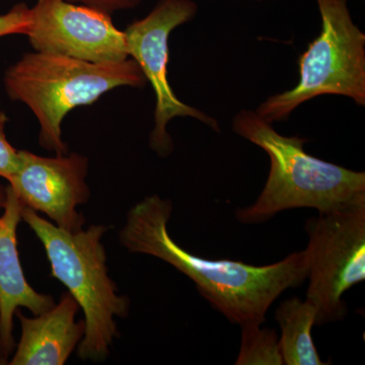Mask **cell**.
I'll use <instances>...</instances> for the list:
<instances>
[{"label": "cell", "instance_id": "cell-14", "mask_svg": "<svg viewBox=\"0 0 365 365\" xmlns=\"http://www.w3.org/2000/svg\"><path fill=\"white\" fill-rule=\"evenodd\" d=\"M9 121L0 104V178L9 181L18 169L20 150L14 148L6 135V125Z\"/></svg>", "mask_w": 365, "mask_h": 365}, {"label": "cell", "instance_id": "cell-8", "mask_svg": "<svg viewBox=\"0 0 365 365\" xmlns=\"http://www.w3.org/2000/svg\"><path fill=\"white\" fill-rule=\"evenodd\" d=\"M25 36L36 52L109 63L129 58L111 14L66 0H38Z\"/></svg>", "mask_w": 365, "mask_h": 365}, {"label": "cell", "instance_id": "cell-15", "mask_svg": "<svg viewBox=\"0 0 365 365\" xmlns=\"http://www.w3.org/2000/svg\"><path fill=\"white\" fill-rule=\"evenodd\" d=\"M31 9L25 4H18L6 14H0V38L9 35H25L30 23Z\"/></svg>", "mask_w": 365, "mask_h": 365}, {"label": "cell", "instance_id": "cell-3", "mask_svg": "<svg viewBox=\"0 0 365 365\" xmlns=\"http://www.w3.org/2000/svg\"><path fill=\"white\" fill-rule=\"evenodd\" d=\"M21 220L44 247L53 278L67 288L85 314L86 333L78 347L83 361L103 362L119 337L116 319L126 318L130 300L119 294L109 275L102 240L108 227L90 225L68 232L21 207Z\"/></svg>", "mask_w": 365, "mask_h": 365}, {"label": "cell", "instance_id": "cell-4", "mask_svg": "<svg viewBox=\"0 0 365 365\" xmlns=\"http://www.w3.org/2000/svg\"><path fill=\"white\" fill-rule=\"evenodd\" d=\"M146 83L134 59L95 63L36 51L25 53L4 76L6 95L32 110L40 124V145L55 155L68 153L61 125L71 110L93 104L120 86L143 88Z\"/></svg>", "mask_w": 365, "mask_h": 365}, {"label": "cell", "instance_id": "cell-5", "mask_svg": "<svg viewBox=\"0 0 365 365\" xmlns=\"http://www.w3.org/2000/svg\"><path fill=\"white\" fill-rule=\"evenodd\" d=\"M316 2L322 30L300 55L299 83L256 110L270 123L285 121L300 105L319 96H343L365 106V34L353 21L347 0Z\"/></svg>", "mask_w": 365, "mask_h": 365}, {"label": "cell", "instance_id": "cell-12", "mask_svg": "<svg viewBox=\"0 0 365 365\" xmlns=\"http://www.w3.org/2000/svg\"><path fill=\"white\" fill-rule=\"evenodd\" d=\"M316 307L294 297L283 300L275 312L280 327L279 345L283 364L287 365H324L314 346L312 331L316 325Z\"/></svg>", "mask_w": 365, "mask_h": 365}, {"label": "cell", "instance_id": "cell-2", "mask_svg": "<svg viewBox=\"0 0 365 365\" xmlns=\"http://www.w3.org/2000/svg\"><path fill=\"white\" fill-rule=\"evenodd\" d=\"M237 135L267 153L270 170L265 186L252 205L237 208L244 225H258L282 211H319L365 198V173L356 172L309 155L307 139L281 135L256 111L242 109L232 120Z\"/></svg>", "mask_w": 365, "mask_h": 365}, {"label": "cell", "instance_id": "cell-11", "mask_svg": "<svg viewBox=\"0 0 365 365\" xmlns=\"http://www.w3.org/2000/svg\"><path fill=\"white\" fill-rule=\"evenodd\" d=\"M79 311L78 302L67 292L60 297L58 304L34 318L19 309L16 317L21 323V339L9 364H66L86 333L85 321L76 319Z\"/></svg>", "mask_w": 365, "mask_h": 365}, {"label": "cell", "instance_id": "cell-1", "mask_svg": "<svg viewBox=\"0 0 365 365\" xmlns=\"http://www.w3.org/2000/svg\"><path fill=\"white\" fill-rule=\"evenodd\" d=\"M172 213L169 199L145 197L127 213L120 242L130 253L155 257L186 275L195 283L201 297L230 323L263 325L274 302L307 278V249L264 266L209 260L191 254L170 237L168 225Z\"/></svg>", "mask_w": 365, "mask_h": 365}, {"label": "cell", "instance_id": "cell-16", "mask_svg": "<svg viewBox=\"0 0 365 365\" xmlns=\"http://www.w3.org/2000/svg\"><path fill=\"white\" fill-rule=\"evenodd\" d=\"M66 1L93 7V9H98V11L112 14L115 11L135 9L144 0H66Z\"/></svg>", "mask_w": 365, "mask_h": 365}, {"label": "cell", "instance_id": "cell-9", "mask_svg": "<svg viewBox=\"0 0 365 365\" xmlns=\"http://www.w3.org/2000/svg\"><path fill=\"white\" fill-rule=\"evenodd\" d=\"M88 173V158L79 153L47 158L20 150L18 169L7 182L21 205L44 213L62 230L78 232L86 220L78 207L91 197Z\"/></svg>", "mask_w": 365, "mask_h": 365}, {"label": "cell", "instance_id": "cell-17", "mask_svg": "<svg viewBox=\"0 0 365 365\" xmlns=\"http://www.w3.org/2000/svg\"><path fill=\"white\" fill-rule=\"evenodd\" d=\"M7 189L6 186L0 185V209H4L6 203Z\"/></svg>", "mask_w": 365, "mask_h": 365}, {"label": "cell", "instance_id": "cell-13", "mask_svg": "<svg viewBox=\"0 0 365 365\" xmlns=\"http://www.w3.org/2000/svg\"><path fill=\"white\" fill-rule=\"evenodd\" d=\"M262 325L242 327L241 348L235 364L283 365L279 337L274 329Z\"/></svg>", "mask_w": 365, "mask_h": 365}, {"label": "cell", "instance_id": "cell-7", "mask_svg": "<svg viewBox=\"0 0 365 365\" xmlns=\"http://www.w3.org/2000/svg\"><path fill=\"white\" fill-rule=\"evenodd\" d=\"M198 6L193 0H160L145 18L133 21L124 31L129 57L135 60L155 93V128L150 146L160 158L169 157L174 143L168 124L177 117H190L220 132L217 120L185 104L168 79L170 33L195 18Z\"/></svg>", "mask_w": 365, "mask_h": 365}, {"label": "cell", "instance_id": "cell-10", "mask_svg": "<svg viewBox=\"0 0 365 365\" xmlns=\"http://www.w3.org/2000/svg\"><path fill=\"white\" fill-rule=\"evenodd\" d=\"M7 198L0 216V361H7L16 348L14 319L21 307L34 316L45 313L55 304L52 295L31 287L21 267L18 248V227L21 203L6 186Z\"/></svg>", "mask_w": 365, "mask_h": 365}, {"label": "cell", "instance_id": "cell-6", "mask_svg": "<svg viewBox=\"0 0 365 365\" xmlns=\"http://www.w3.org/2000/svg\"><path fill=\"white\" fill-rule=\"evenodd\" d=\"M318 213L306 223L307 300L316 307V326H322L347 316L343 297L365 280V198Z\"/></svg>", "mask_w": 365, "mask_h": 365}]
</instances>
